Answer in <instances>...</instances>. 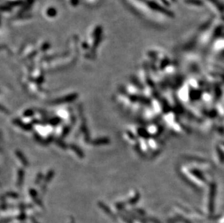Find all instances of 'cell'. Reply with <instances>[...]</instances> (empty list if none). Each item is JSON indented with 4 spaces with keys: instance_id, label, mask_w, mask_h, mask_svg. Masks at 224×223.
Returning <instances> with one entry per match:
<instances>
[]
</instances>
